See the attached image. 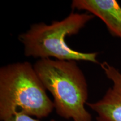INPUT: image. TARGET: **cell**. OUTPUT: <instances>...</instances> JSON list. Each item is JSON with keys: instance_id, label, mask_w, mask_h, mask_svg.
<instances>
[{"instance_id": "6da1fadb", "label": "cell", "mask_w": 121, "mask_h": 121, "mask_svg": "<svg viewBox=\"0 0 121 121\" xmlns=\"http://www.w3.org/2000/svg\"><path fill=\"white\" fill-rule=\"evenodd\" d=\"M54 109L53 102L31 63H15L0 69L1 121H6L19 112L41 119Z\"/></svg>"}, {"instance_id": "7a4b0ae2", "label": "cell", "mask_w": 121, "mask_h": 121, "mask_svg": "<svg viewBox=\"0 0 121 121\" xmlns=\"http://www.w3.org/2000/svg\"><path fill=\"white\" fill-rule=\"evenodd\" d=\"M39 79L53 98L58 116L73 121H91L85 105L88 99L86 80L73 60L39 59L33 65Z\"/></svg>"}, {"instance_id": "3957f363", "label": "cell", "mask_w": 121, "mask_h": 121, "mask_svg": "<svg viewBox=\"0 0 121 121\" xmlns=\"http://www.w3.org/2000/svg\"><path fill=\"white\" fill-rule=\"evenodd\" d=\"M94 16L91 13L72 12L62 20L54 21L50 25L44 22L33 24L26 32L19 36L24 45V54L40 59L54 57L59 60L98 63L97 52H78L72 49L65 41L67 37L78 34Z\"/></svg>"}, {"instance_id": "277c9868", "label": "cell", "mask_w": 121, "mask_h": 121, "mask_svg": "<svg viewBox=\"0 0 121 121\" xmlns=\"http://www.w3.org/2000/svg\"><path fill=\"white\" fill-rule=\"evenodd\" d=\"M105 75L113 82L102 99L86 104L97 114L98 121H121V72L107 62L100 64Z\"/></svg>"}, {"instance_id": "5b68a950", "label": "cell", "mask_w": 121, "mask_h": 121, "mask_svg": "<svg viewBox=\"0 0 121 121\" xmlns=\"http://www.w3.org/2000/svg\"><path fill=\"white\" fill-rule=\"evenodd\" d=\"M71 7L85 10L103 22L110 34L121 39V7L116 0H73Z\"/></svg>"}, {"instance_id": "8992f818", "label": "cell", "mask_w": 121, "mask_h": 121, "mask_svg": "<svg viewBox=\"0 0 121 121\" xmlns=\"http://www.w3.org/2000/svg\"><path fill=\"white\" fill-rule=\"evenodd\" d=\"M6 121H40L38 119L33 118L31 116L24 114L23 113H17L15 116L12 117ZM50 121H56L54 119H51Z\"/></svg>"}]
</instances>
